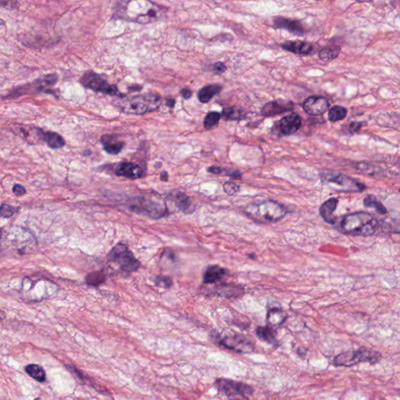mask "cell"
<instances>
[{
  "label": "cell",
  "mask_w": 400,
  "mask_h": 400,
  "mask_svg": "<svg viewBox=\"0 0 400 400\" xmlns=\"http://www.w3.org/2000/svg\"><path fill=\"white\" fill-rule=\"evenodd\" d=\"M106 275L103 271L91 272L88 274L86 277V282L88 286H99L102 284L105 283Z\"/></svg>",
  "instance_id": "obj_31"
},
{
  "label": "cell",
  "mask_w": 400,
  "mask_h": 400,
  "mask_svg": "<svg viewBox=\"0 0 400 400\" xmlns=\"http://www.w3.org/2000/svg\"><path fill=\"white\" fill-rule=\"evenodd\" d=\"M119 108L125 113L142 115L159 109L161 97L157 94L147 93L121 99Z\"/></svg>",
  "instance_id": "obj_4"
},
{
  "label": "cell",
  "mask_w": 400,
  "mask_h": 400,
  "mask_svg": "<svg viewBox=\"0 0 400 400\" xmlns=\"http://www.w3.org/2000/svg\"><path fill=\"white\" fill-rule=\"evenodd\" d=\"M129 209L136 214H144L155 220L160 219L169 214L165 201L157 194L155 197L143 196L131 200Z\"/></svg>",
  "instance_id": "obj_3"
},
{
  "label": "cell",
  "mask_w": 400,
  "mask_h": 400,
  "mask_svg": "<svg viewBox=\"0 0 400 400\" xmlns=\"http://www.w3.org/2000/svg\"><path fill=\"white\" fill-rule=\"evenodd\" d=\"M35 400H41V399H40V398H36V399H35Z\"/></svg>",
  "instance_id": "obj_46"
},
{
  "label": "cell",
  "mask_w": 400,
  "mask_h": 400,
  "mask_svg": "<svg viewBox=\"0 0 400 400\" xmlns=\"http://www.w3.org/2000/svg\"><path fill=\"white\" fill-rule=\"evenodd\" d=\"M168 199L175 202V206H177L178 209L185 214H193L196 210V204L184 192L179 190L172 191L168 195Z\"/></svg>",
  "instance_id": "obj_12"
},
{
  "label": "cell",
  "mask_w": 400,
  "mask_h": 400,
  "mask_svg": "<svg viewBox=\"0 0 400 400\" xmlns=\"http://www.w3.org/2000/svg\"><path fill=\"white\" fill-rule=\"evenodd\" d=\"M307 350L305 348L300 347L298 349L297 354L300 356H304L307 354Z\"/></svg>",
  "instance_id": "obj_44"
},
{
  "label": "cell",
  "mask_w": 400,
  "mask_h": 400,
  "mask_svg": "<svg viewBox=\"0 0 400 400\" xmlns=\"http://www.w3.org/2000/svg\"><path fill=\"white\" fill-rule=\"evenodd\" d=\"M286 313L283 310L278 307H274L269 310L267 314V322L270 326L278 327L282 325L286 321Z\"/></svg>",
  "instance_id": "obj_23"
},
{
  "label": "cell",
  "mask_w": 400,
  "mask_h": 400,
  "mask_svg": "<svg viewBox=\"0 0 400 400\" xmlns=\"http://www.w3.org/2000/svg\"><path fill=\"white\" fill-rule=\"evenodd\" d=\"M227 270L218 265L209 266L203 274L204 284H214L218 282L227 274Z\"/></svg>",
  "instance_id": "obj_22"
},
{
  "label": "cell",
  "mask_w": 400,
  "mask_h": 400,
  "mask_svg": "<svg viewBox=\"0 0 400 400\" xmlns=\"http://www.w3.org/2000/svg\"><path fill=\"white\" fill-rule=\"evenodd\" d=\"M221 117H222V114L218 113V112H216V111H212V112L208 113L203 121L205 129L210 130V129L217 126L218 123H219L220 120H221Z\"/></svg>",
  "instance_id": "obj_33"
},
{
  "label": "cell",
  "mask_w": 400,
  "mask_h": 400,
  "mask_svg": "<svg viewBox=\"0 0 400 400\" xmlns=\"http://www.w3.org/2000/svg\"><path fill=\"white\" fill-rule=\"evenodd\" d=\"M302 125V118L298 113H291L281 119L279 131L283 135H291L299 130Z\"/></svg>",
  "instance_id": "obj_13"
},
{
  "label": "cell",
  "mask_w": 400,
  "mask_h": 400,
  "mask_svg": "<svg viewBox=\"0 0 400 400\" xmlns=\"http://www.w3.org/2000/svg\"><path fill=\"white\" fill-rule=\"evenodd\" d=\"M154 282L156 285L159 287L164 288V289H170L173 286V280L168 276H156L154 278Z\"/></svg>",
  "instance_id": "obj_34"
},
{
  "label": "cell",
  "mask_w": 400,
  "mask_h": 400,
  "mask_svg": "<svg viewBox=\"0 0 400 400\" xmlns=\"http://www.w3.org/2000/svg\"><path fill=\"white\" fill-rule=\"evenodd\" d=\"M282 48L291 53L296 54L307 55L313 49L311 43L303 41H288L282 45Z\"/></svg>",
  "instance_id": "obj_19"
},
{
  "label": "cell",
  "mask_w": 400,
  "mask_h": 400,
  "mask_svg": "<svg viewBox=\"0 0 400 400\" xmlns=\"http://www.w3.org/2000/svg\"><path fill=\"white\" fill-rule=\"evenodd\" d=\"M214 70L217 74H223L227 70V67L222 62H217L214 65Z\"/></svg>",
  "instance_id": "obj_38"
},
{
  "label": "cell",
  "mask_w": 400,
  "mask_h": 400,
  "mask_svg": "<svg viewBox=\"0 0 400 400\" xmlns=\"http://www.w3.org/2000/svg\"><path fill=\"white\" fill-rule=\"evenodd\" d=\"M215 385L218 390L225 393L229 400H249L246 396H250L253 393V388L249 385L230 379H217Z\"/></svg>",
  "instance_id": "obj_7"
},
{
  "label": "cell",
  "mask_w": 400,
  "mask_h": 400,
  "mask_svg": "<svg viewBox=\"0 0 400 400\" xmlns=\"http://www.w3.org/2000/svg\"><path fill=\"white\" fill-rule=\"evenodd\" d=\"M362 124L359 122H353L350 125V129L352 133H357L361 129Z\"/></svg>",
  "instance_id": "obj_40"
},
{
  "label": "cell",
  "mask_w": 400,
  "mask_h": 400,
  "mask_svg": "<svg viewBox=\"0 0 400 400\" xmlns=\"http://www.w3.org/2000/svg\"><path fill=\"white\" fill-rule=\"evenodd\" d=\"M219 344L227 350L242 354H249L254 350V344L250 340L243 334L236 333L222 338L219 341Z\"/></svg>",
  "instance_id": "obj_9"
},
{
  "label": "cell",
  "mask_w": 400,
  "mask_h": 400,
  "mask_svg": "<svg viewBox=\"0 0 400 400\" xmlns=\"http://www.w3.org/2000/svg\"><path fill=\"white\" fill-rule=\"evenodd\" d=\"M223 191L230 196H233L239 193L240 186L232 181H226L223 185Z\"/></svg>",
  "instance_id": "obj_36"
},
{
  "label": "cell",
  "mask_w": 400,
  "mask_h": 400,
  "mask_svg": "<svg viewBox=\"0 0 400 400\" xmlns=\"http://www.w3.org/2000/svg\"><path fill=\"white\" fill-rule=\"evenodd\" d=\"M347 116V111L346 108L340 106H334L329 110V118L332 122L342 121Z\"/></svg>",
  "instance_id": "obj_32"
},
{
  "label": "cell",
  "mask_w": 400,
  "mask_h": 400,
  "mask_svg": "<svg viewBox=\"0 0 400 400\" xmlns=\"http://www.w3.org/2000/svg\"><path fill=\"white\" fill-rule=\"evenodd\" d=\"M166 104H167V107L173 108L175 105V100L173 99H167V102H166Z\"/></svg>",
  "instance_id": "obj_45"
},
{
  "label": "cell",
  "mask_w": 400,
  "mask_h": 400,
  "mask_svg": "<svg viewBox=\"0 0 400 400\" xmlns=\"http://www.w3.org/2000/svg\"><path fill=\"white\" fill-rule=\"evenodd\" d=\"M13 193L15 195L16 197H22L26 193V189L20 184H15L13 187Z\"/></svg>",
  "instance_id": "obj_37"
},
{
  "label": "cell",
  "mask_w": 400,
  "mask_h": 400,
  "mask_svg": "<svg viewBox=\"0 0 400 400\" xmlns=\"http://www.w3.org/2000/svg\"><path fill=\"white\" fill-rule=\"evenodd\" d=\"M274 27L277 29H285L289 31L294 35H305L306 31L303 27V24L299 21L296 20L289 19V18H282L278 17L274 19Z\"/></svg>",
  "instance_id": "obj_15"
},
{
  "label": "cell",
  "mask_w": 400,
  "mask_h": 400,
  "mask_svg": "<svg viewBox=\"0 0 400 400\" xmlns=\"http://www.w3.org/2000/svg\"><path fill=\"white\" fill-rule=\"evenodd\" d=\"M222 116L224 118V120H228V121H239L245 117V113H243V111L238 109L235 107L224 108Z\"/></svg>",
  "instance_id": "obj_30"
},
{
  "label": "cell",
  "mask_w": 400,
  "mask_h": 400,
  "mask_svg": "<svg viewBox=\"0 0 400 400\" xmlns=\"http://www.w3.org/2000/svg\"></svg>",
  "instance_id": "obj_47"
},
{
  "label": "cell",
  "mask_w": 400,
  "mask_h": 400,
  "mask_svg": "<svg viewBox=\"0 0 400 400\" xmlns=\"http://www.w3.org/2000/svg\"><path fill=\"white\" fill-rule=\"evenodd\" d=\"M323 178L327 182L333 183L340 187L341 190L344 192H361L365 189V185L356 181L353 178L340 173L328 174Z\"/></svg>",
  "instance_id": "obj_10"
},
{
  "label": "cell",
  "mask_w": 400,
  "mask_h": 400,
  "mask_svg": "<svg viewBox=\"0 0 400 400\" xmlns=\"http://www.w3.org/2000/svg\"><path fill=\"white\" fill-rule=\"evenodd\" d=\"M57 80H58V76L57 74H47V75L43 76L42 78H39L36 81L35 83L37 84V89L39 91H47V87H51V86H54L55 84H57Z\"/></svg>",
  "instance_id": "obj_27"
},
{
  "label": "cell",
  "mask_w": 400,
  "mask_h": 400,
  "mask_svg": "<svg viewBox=\"0 0 400 400\" xmlns=\"http://www.w3.org/2000/svg\"><path fill=\"white\" fill-rule=\"evenodd\" d=\"M80 82L84 87L95 92H101L106 95H114L121 98L125 97V95H121L117 86L108 83L101 75L94 72H86L80 79Z\"/></svg>",
  "instance_id": "obj_8"
},
{
  "label": "cell",
  "mask_w": 400,
  "mask_h": 400,
  "mask_svg": "<svg viewBox=\"0 0 400 400\" xmlns=\"http://www.w3.org/2000/svg\"><path fill=\"white\" fill-rule=\"evenodd\" d=\"M340 53V47L337 45L325 47L319 53V58L323 62H329L338 57Z\"/></svg>",
  "instance_id": "obj_29"
},
{
  "label": "cell",
  "mask_w": 400,
  "mask_h": 400,
  "mask_svg": "<svg viewBox=\"0 0 400 400\" xmlns=\"http://www.w3.org/2000/svg\"><path fill=\"white\" fill-rule=\"evenodd\" d=\"M214 292L223 297L232 298L241 295L244 289L242 286L235 284H222L214 289Z\"/></svg>",
  "instance_id": "obj_20"
},
{
  "label": "cell",
  "mask_w": 400,
  "mask_h": 400,
  "mask_svg": "<svg viewBox=\"0 0 400 400\" xmlns=\"http://www.w3.org/2000/svg\"><path fill=\"white\" fill-rule=\"evenodd\" d=\"M181 95L185 99H189L193 95V91H191L189 89H183L181 91Z\"/></svg>",
  "instance_id": "obj_41"
},
{
  "label": "cell",
  "mask_w": 400,
  "mask_h": 400,
  "mask_svg": "<svg viewBox=\"0 0 400 400\" xmlns=\"http://www.w3.org/2000/svg\"><path fill=\"white\" fill-rule=\"evenodd\" d=\"M329 101L321 96H310L303 103L306 113L312 116L322 115L329 110Z\"/></svg>",
  "instance_id": "obj_11"
},
{
  "label": "cell",
  "mask_w": 400,
  "mask_h": 400,
  "mask_svg": "<svg viewBox=\"0 0 400 400\" xmlns=\"http://www.w3.org/2000/svg\"><path fill=\"white\" fill-rule=\"evenodd\" d=\"M244 212L248 218L259 223H276L286 217L289 210L273 200L253 202L245 206Z\"/></svg>",
  "instance_id": "obj_2"
},
{
  "label": "cell",
  "mask_w": 400,
  "mask_h": 400,
  "mask_svg": "<svg viewBox=\"0 0 400 400\" xmlns=\"http://www.w3.org/2000/svg\"><path fill=\"white\" fill-rule=\"evenodd\" d=\"M18 3L17 1H1V6L12 10L16 8V6H18Z\"/></svg>",
  "instance_id": "obj_39"
},
{
  "label": "cell",
  "mask_w": 400,
  "mask_h": 400,
  "mask_svg": "<svg viewBox=\"0 0 400 400\" xmlns=\"http://www.w3.org/2000/svg\"><path fill=\"white\" fill-rule=\"evenodd\" d=\"M256 334L259 339H261L263 342H267L269 344H273L276 342L275 334L270 327H258L256 330Z\"/></svg>",
  "instance_id": "obj_26"
},
{
  "label": "cell",
  "mask_w": 400,
  "mask_h": 400,
  "mask_svg": "<svg viewBox=\"0 0 400 400\" xmlns=\"http://www.w3.org/2000/svg\"><path fill=\"white\" fill-rule=\"evenodd\" d=\"M115 174L117 176L125 177L127 178L137 179L145 176V171L137 163L122 162L117 166L115 170Z\"/></svg>",
  "instance_id": "obj_14"
},
{
  "label": "cell",
  "mask_w": 400,
  "mask_h": 400,
  "mask_svg": "<svg viewBox=\"0 0 400 400\" xmlns=\"http://www.w3.org/2000/svg\"><path fill=\"white\" fill-rule=\"evenodd\" d=\"M19 208L11 206L9 204L2 203L0 210V214L2 218H11L12 216L18 213Z\"/></svg>",
  "instance_id": "obj_35"
},
{
  "label": "cell",
  "mask_w": 400,
  "mask_h": 400,
  "mask_svg": "<svg viewBox=\"0 0 400 400\" xmlns=\"http://www.w3.org/2000/svg\"><path fill=\"white\" fill-rule=\"evenodd\" d=\"M39 135L40 138H42L44 142H46L47 145L49 147L54 149V150L61 149L66 144L65 138H63L61 134H59L57 133L39 130Z\"/></svg>",
  "instance_id": "obj_18"
},
{
  "label": "cell",
  "mask_w": 400,
  "mask_h": 400,
  "mask_svg": "<svg viewBox=\"0 0 400 400\" xmlns=\"http://www.w3.org/2000/svg\"><path fill=\"white\" fill-rule=\"evenodd\" d=\"M160 179L163 181H168V173H167V171H162L161 174H160Z\"/></svg>",
  "instance_id": "obj_43"
},
{
  "label": "cell",
  "mask_w": 400,
  "mask_h": 400,
  "mask_svg": "<svg viewBox=\"0 0 400 400\" xmlns=\"http://www.w3.org/2000/svg\"><path fill=\"white\" fill-rule=\"evenodd\" d=\"M222 86L220 85H210L202 88L198 94L199 100L200 103H206L213 99L214 96L222 91Z\"/></svg>",
  "instance_id": "obj_24"
},
{
  "label": "cell",
  "mask_w": 400,
  "mask_h": 400,
  "mask_svg": "<svg viewBox=\"0 0 400 400\" xmlns=\"http://www.w3.org/2000/svg\"><path fill=\"white\" fill-rule=\"evenodd\" d=\"M101 142L103 149L107 154L117 155L125 147V142L117 141L112 135H104L102 137Z\"/></svg>",
  "instance_id": "obj_21"
},
{
  "label": "cell",
  "mask_w": 400,
  "mask_h": 400,
  "mask_svg": "<svg viewBox=\"0 0 400 400\" xmlns=\"http://www.w3.org/2000/svg\"><path fill=\"white\" fill-rule=\"evenodd\" d=\"M381 359L382 356L378 351L363 347L355 351L345 352L338 354L334 357V364L338 367H350L363 362L375 364L381 361Z\"/></svg>",
  "instance_id": "obj_5"
},
{
  "label": "cell",
  "mask_w": 400,
  "mask_h": 400,
  "mask_svg": "<svg viewBox=\"0 0 400 400\" xmlns=\"http://www.w3.org/2000/svg\"><path fill=\"white\" fill-rule=\"evenodd\" d=\"M293 103L291 102H287V103H284L282 101H272L266 103L262 110H261V113L263 116L265 117H271V116H275V115L281 114V113L288 112V111L293 110Z\"/></svg>",
  "instance_id": "obj_16"
},
{
  "label": "cell",
  "mask_w": 400,
  "mask_h": 400,
  "mask_svg": "<svg viewBox=\"0 0 400 400\" xmlns=\"http://www.w3.org/2000/svg\"><path fill=\"white\" fill-rule=\"evenodd\" d=\"M207 171L210 173L214 174V175H222V167L213 166V167H209Z\"/></svg>",
  "instance_id": "obj_42"
},
{
  "label": "cell",
  "mask_w": 400,
  "mask_h": 400,
  "mask_svg": "<svg viewBox=\"0 0 400 400\" xmlns=\"http://www.w3.org/2000/svg\"><path fill=\"white\" fill-rule=\"evenodd\" d=\"M338 200L336 198H331L325 201L320 207V214L325 222L330 224H334L336 223V218L334 216V212L338 205Z\"/></svg>",
  "instance_id": "obj_17"
},
{
  "label": "cell",
  "mask_w": 400,
  "mask_h": 400,
  "mask_svg": "<svg viewBox=\"0 0 400 400\" xmlns=\"http://www.w3.org/2000/svg\"><path fill=\"white\" fill-rule=\"evenodd\" d=\"M363 204L366 207L373 208L378 214H387V209L385 206L378 200L377 197H375L373 195L367 196L363 200Z\"/></svg>",
  "instance_id": "obj_28"
},
{
  "label": "cell",
  "mask_w": 400,
  "mask_h": 400,
  "mask_svg": "<svg viewBox=\"0 0 400 400\" xmlns=\"http://www.w3.org/2000/svg\"><path fill=\"white\" fill-rule=\"evenodd\" d=\"M378 227V220L366 212L344 216L339 223V229L342 233L357 236H371Z\"/></svg>",
  "instance_id": "obj_1"
},
{
  "label": "cell",
  "mask_w": 400,
  "mask_h": 400,
  "mask_svg": "<svg viewBox=\"0 0 400 400\" xmlns=\"http://www.w3.org/2000/svg\"><path fill=\"white\" fill-rule=\"evenodd\" d=\"M25 371L30 377L38 382H44L46 379V373L43 367L38 364H28L25 367Z\"/></svg>",
  "instance_id": "obj_25"
},
{
  "label": "cell",
  "mask_w": 400,
  "mask_h": 400,
  "mask_svg": "<svg viewBox=\"0 0 400 400\" xmlns=\"http://www.w3.org/2000/svg\"><path fill=\"white\" fill-rule=\"evenodd\" d=\"M108 258L110 261L117 264L121 270L129 273L137 271L141 266L133 252L123 243H118L111 249Z\"/></svg>",
  "instance_id": "obj_6"
}]
</instances>
